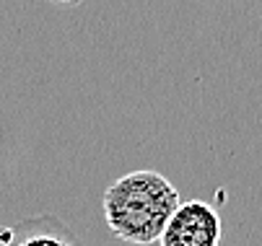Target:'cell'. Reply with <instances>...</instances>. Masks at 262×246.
Returning <instances> with one entry per match:
<instances>
[{
    "label": "cell",
    "instance_id": "6da1fadb",
    "mask_svg": "<svg viewBox=\"0 0 262 246\" xmlns=\"http://www.w3.org/2000/svg\"><path fill=\"white\" fill-rule=\"evenodd\" d=\"M179 205V192L164 174L138 168L120 177L104 192L101 213L120 241L148 246L161 238Z\"/></svg>",
    "mask_w": 262,
    "mask_h": 246
},
{
    "label": "cell",
    "instance_id": "3957f363",
    "mask_svg": "<svg viewBox=\"0 0 262 246\" xmlns=\"http://www.w3.org/2000/svg\"><path fill=\"white\" fill-rule=\"evenodd\" d=\"M0 246H81L60 220L42 215L0 231Z\"/></svg>",
    "mask_w": 262,
    "mask_h": 246
},
{
    "label": "cell",
    "instance_id": "277c9868",
    "mask_svg": "<svg viewBox=\"0 0 262 246\" xmlns=\"http://www.w3.org/2000/svg\"><path fill=\"white\" fill-rule=\"evenodd\" d=\"M47 3H55V6H62V8H73V6H78L81 0H47Z\"/></svg>",
    "mask_w": 262,
    "mask_h": 246
},
{
    "label": "cell",
    "instance_id": "7a4b0ae2",
    "mask_svg": "<svg viewBox=\"0 0 262 246\" xmlns=\"http://www.w3.org/2000/svg\"><path fill=\"white\" fill-rule=\"evenodd\" d=\"M221 215L208 202L192 200L174 210L159 243L161 246H218L221 243Z\"/></svg>",
    "mask_w": 262,
    "mask_h": 246
}]
</instances>
